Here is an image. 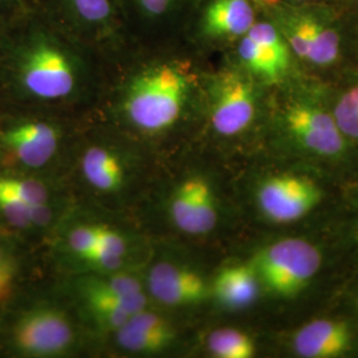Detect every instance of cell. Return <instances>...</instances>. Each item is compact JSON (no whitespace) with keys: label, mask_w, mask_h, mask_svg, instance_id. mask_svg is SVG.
<instances>
[{"label":"cell","mask_w":358,"mask_h":358,"mask_svg":"<svg viewBox=\"0 0 358 358\" xmlns=\"http://www.w3.org/2000/svg\"><path fill=\"white\" fill-rule=\"evenodd\" d=\"M106 60L38 6L0 26V99L59 113L93 108Z\"/></svg>","instance_id":"6da1fadb"},{"label":"cell","mask_w":358,"mask_h":358,"mask_svg":"<svg viewBox=\"0 0 358 358\" xmlns=\"http://www.w3.org/2000/svg\"><path fill=\"white\" fill-rule=\"evenodd\" d=\"M192 48L182 38L136 44L106 63L96 106L118 127L145 137L179 128L203 93L206 75L196 69Z\"/></svg>","instance_id":"7a4b0ae2"},{"label":"cell","mask_w":358,"mask_h":358,"mask_svg":"<svg viewBox=\"0 0 358 358\" xmlns=\"http://www.w3.org/2000/svg\"><path fill=\"white\" fill-rule=\"evenodd\" d=\"M34 4L108 62L133 45L120 0H34Z\"/></svg>","instance_id":"3957f363"},{"label":"cell","mask_w":358,"mask_h":358,"mask_svg":"<svg viewBox=\"0 0 358 358\" xmlns=\"http://www.w3.org/2000/svg\"><path fill=\"white\" fill-rule=\"evenodd\" d=\"M0 106V148L23 166H45L63 141V113L4 99Z\"/></svg>","instance_id":"277c9868"},{"label":"cell","mask_w":358,"mask_h":358,"mask_svg":"<svg viewBox=\"0 0 358 358\" xmlns=\"http://www.w3.org/2000/svg\"><path fill=\"white\" fill-rule=\"evenodd\" d=\"M203 103L213 130L223 137L242 134L256 117L254 78L239 65H229L205 76Z\"/></svg>","instance_id":"5b68a950"},{"label":"cell","mask_w":358,"mask_h":358,"mask_svg":"<svg viewBox=\"0 0 358 358\" xmlns=\"http://www.w3.org/2000/svg\"><path fill=\"white\" fill-rule=\"evenodd\" d=\"M321 254L301 239H285L262 250L252 263L259 282L273 294L294 297L319 272Z\"/></svg>","instance_id":"8992f818"},{"label":"cell","mask_w":358,"mask_h":358,"mask_svg":"<svg viewBox=\"0 0 358 358\" xmlns=\"http://www.w3.org/2000/svg\"><path fill=\"white\" fill-rule=\"evenodd\" d=\"M256 20L255 0H196L180 38L192 50L199 45H234Z\"/></svg>","instance_id":"52a82bcc"},{"label":"cell","mask_w":358,"mask_h":358,"mask_svg":"<svg viewBox=\"0 0 358 358\" xmlns=\"http://www.w3.org/2000/svg\"><path fill=\"white\" fill-rule=\"evenodd\" d=\"M15 348L31 357H57L75 344V331L60 309L38 307L26 312L15 324Z\"/></svg>","instance_id":"ba28073f"},{"label":"cell","mask_w":358,"mask_h":358,"mask_svg":"<svg viewBox=\"0 0 358 358\" xmlns=\"http://www.w3.org/2000/svg\"><path fill=\"white\" fill-rule=\"evenodd\" d=\"M134 44H158L180 38L196 0H120Z\"/></svg>","instance_id":"9c48e42d"},{"label":"cell","mask_w":358,"mask_h":358,"mask_svg":"<svg viewBox=\"0 0 358 358\" xmlns=\"http://www.w3.org/2000/svg\"><path fill=\"white\" fill-rule=\"evenodd\" d=\"M320 199V189L313 180L289 174L267 179L257 192L262 211L278 223L294 222L307 215Z\"/></svg>","instance_id":"30bf717a"},{"label":"cell","mask_w":358,"mask_h":358,"mask_svg":"<svg viewBox=\"0 0 358 358\" xmlns=\"http://www.w3.org/2000/svg\"><path fill=\"white\" fill-rule=\"evenodd\" d=\"M174 226L186 234L202 235L217 224V202L207 179L192 176L180 182L169 203Z\"/></svg>","instance_id":"8fae6325"},{"label":"cell","mask_w":358,"mask_h":358,"mask_svg":"<svg viewBox=\"0 0 358 358\" xmlns=\"http://www.w3.org/2000/svg\"><path fill=\"white\" fill-rule=\"evenodd\" d=\"M287 127L308 150L321 155H337L344 150V134L334 117L316 106L296 103L285 115Z\"/></svg>","instance_id":"7c38bea8"},{"label":"cell","mask_w":358,"mask_h":358,"mask_svg":"<svg viewBox=\"0 0 358 358\" xmlns=\"http://www.w3.org/2000/svg\"><path fill=\"white\" fill-rule=\"evenodd\" d=\"M149 292L167 307H182L203 301L208 296L205 279L195 271L178 263L161 262L148 276Z\"/></svg>","instance_id":"4fadbf2b"},{"label":"cell","mask_w":358,"mask_h":358,"mask_svg":"<svg viewBox=\"0 0 358 358\" xmlns=\"http://www.w3.org/2000/svg\"><path fill=\"white\" fill-rule=\"evenodd\" d=\"M285 35L296 55L313 64H332L338 57V34L310 16L292 19L285 28Z\"/></svg>","instance_id":"5bb4252c"},{"label":"cell","mask_w":358,"mask_h":358,"mask_svg":"<svg viewBox=\"0 0 358 358\" xmlns=\"http://www.w3.org/2000/svg\"><path fill=\"white\" fill-rule=\"evenodd\" d=\"M117 343L130 353L164 352L174 341V329L162 316L146 308L134 313L117 332Z\"/></svg>","instance_id":"9a60e30c"},{"label":"cell","mask_w":358,"mask_h":358,"mask_svg":"<svg viewBox=\"0 0 358 358\" xmlns=\"http://www.w3.org/2000/svg\"><path fill=\"white\" fill-rule=\"evenodd\" d=\"M350 344L349 327L341 321H312L294 336V349L306 358L338 357L349 350Z\"/></svg>","instance_id":"2e32d148"},{"label":"cell","mask_w":358,"mask_h":358,"mask_svg":"<svg viewBox=\"0 0 358 358\" xmlns=\"http://www.w3.org/2000/svg\"><path fill=\"white\" fill-rule=\"evenodd\" d=\"M85 180L97 192H118L125 179V166L120 155L106 145H90L81 159Z\"/></svg>","instance_id":"e0dca14e"},{"label":"cell","mask_w":358,"mask_h":358,"mask_svg":"<svg viewBox=\"0 0 358 358\" xmlns=\"http://www.w3.org/2000/svg\"><path fill=\"white\" fill-rule=\"evenodd\" d=\"M211 292L223 307L242 309L255 301L259 278L252 266H231L217 273Z\"/></svg>","instance_id":"ac0fdd59"},{"label":"cell","mask_w":358,"mask_h":358,"mask_svg":"<svg viewBox=\"0 0 358 358\" xmlns=\"http://www.w3.org/2000/svg\"><path fill=\"white\" fill-rule=\"evenodd\" d=\"M236 65L251 76L275 81L287 69L289 56L282 55L244 35L234 44Z\"/></svg>","instance_id":"d6986e66"},{"label":"cell","mask_w":358,"mask_h":358,"mask_svg":"<svg viewBox=\"0 0 358 358\" xmlns=\"http://www.w3.org/2000/svg\"><path fill=\"white\" fill-rule=\"evenodd\" d=\"M127 251L128 244L121 234L105 226H99L97 245L84 262L110 273L124 266Z\"/></svg>","instance_id":"ffe728a7"},{"label":"cell","mask_w":358,"mask_h":358,"mask_svg":"<svg viewBox=\"0 0 358 358\" xmlns=\"http://www.w3.org/2000/svg\"><path fill=\"white\" fill-rule=\"evenodd\" d=\"M210 352L219 358H251L255 355L254 341L238 329L223 328L208 337Z\"/></svg>","instance_id":"44dd1931"},{"label":"cell","mask_w":358,"mask_h":358,"mask_svg":"<svg viewBox=\"0 0 358 358\" xmlns=\"http://www.w3.org/2000/svg\"><path fill=\"white\" fill-rule=\"evenodd\" d=\"M0 190L29 206L47 205L50 202L48 189L36 179L0 177Z\"/></svg>","instance_id":"7402d4cb"},{"label":"cell","mask_w":358,"mask_h":358,"mask_svg":"<svg viewBox=\"0 0 358 358\" xmlns=\"http://www.w3.org/2000/svg\"><path fill=\"white\" fill-rule=\"evenodd\" d=\"M334 120L343 134L358 140V87L341 97L334 110Z\"/></svg>","instance_id":"603a6c76"},{"label":"cell","mask_w":358,"mask_h":358,"mask_svg":"<svg viewBox=\"0 0 358 358\" xmlns=\"http://www.w3.org/2000/svg\"><path fill=\"white\" fill-rule=\"evenodd\" d=\"M0 214L15 229L27 230L34 227L31 220V206L3 190H0Z\"/></svg>","instance_id":"cb8c5ba5"},{"label":"cell","mask_w":358,"mask_h":358,"mask_svg":"<svg viewBox=\"0 0 358 358\" xmlns=\"http://www.w3.org/2000/svg\"><path fill=\"white\" fill-rule=\"evenodd\" d=\"M97 229L99 226H77L69 231L66 243L73 255L85 260L97 245Z\"/></svg>","instance_id":"d4e9b609"},{"label":"cell","mask_w":358,"mask_h":358,"mask_svg":"<svg viewBox=\"0 0 358 358\" xmlns=\"http://www.w3.org/2000/svg\"><path fill=\"white\" fill-rule=\"evenodd\" d=\"M16 266L11 254L0 245V299L10 292L15 279Z\"/></svg>","instance_id":"484cf974"},{"label":"cell","mask_w":358,"mask_h":358,"mask_svg":"<svg viewBox=\"0 0 358 358\" xmlns=\"http://www.w3.org/2000/svg\"><path fill=\"white\" fill-rule=\"evenodd\" d=\"M34 6V0H0V22H6Z\"/></svg>","instance_id":"4316f807"},{"label":"cell","mask_w":358,"mask_h":358,"mask_svg":"<svg viewBox=\"0 0 358 358\" xmlns=\"http://www.w3.org/2000/svg\"><path fill=\"white\" fill-rule=\"evenodd\" d=\"M255 1H260L263 4H271V3H275L276 0H255Z\"/></svg>","instance_id":"83f0119b"},{"label":"cell","mask_w":358,"mask_h":358,"mask_svg":"<svg viewBox=\"0 0 358 358\" xmlns=\"http://www.w3.org/2000/svg\"><path fill=\"white\" fill-rule=\"evenodd\" d=\"M0 26H1V22H0Z\"/></svg>","instance_id":"f1b7e54d"},{"label":"cell","mask_w":358,"mask_h":358,"mask_svg":"<svg viewBox=\"0 0 358 358\" xmlns=\"http://www.w3.org/2000/svg\"><path fill=\"white\" fill-rule=\"evenodd\" d=\"M357 306H358V300H357Z\"/></svg>","instance_id":"f546056e"}]
</instances>
